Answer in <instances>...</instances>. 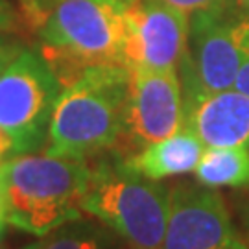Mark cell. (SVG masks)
<instances>
[{
    "instance_id": "1",
    "label": "cell",
    "mask_w": 249,
    "mask_h": 249,
    "mask_svg": "<svg viewBox=\"0 0 249 249\" xmlns=\"http://www.w3.org/2000/svg\"><path fill=\"white\" fill-rule=\"evenodd\" d=\"M127 94L125 65L85 69L59 92L48 125L46 153L87 159L113 148L125 133Z\"/></svg>"
},
{
    "instance_id": "2",
    "label": "cell",
    "mask_w": 249,
    "mask_h": 249,
    "mask_svg": "<svg viewBox=\"0 0 249 249\" xmlns=\"http://www.w3.org/2000/svg\"><path fill=\"white\" fill-rule=\"evenodd\" d=\"M87 159L18 153L0 162V194L6 223L45 236L69 220L81 218L87 190Z\"/></svg>"
},
{
    "instance_id": "3",
    "label": "cell",
    "mask_w": 249,
    "mask_h": 249,
    "mask_svg": "<svg viewBox=\"0 0 249 249\" xmlns=\"http://www.w3.org/2000/svg\"><path fill=\"white\" fill-rule=\"evenodd\" d=\"M133 0H57L39 37L53 74L69 85L89 67L124 65L125 11Z\"/></svg>"
},
{
    "instance_id": "4",
    "label": "cell",
    "mask_w": 249,
    "mask_h": 249,
    "mask_svg": "<svg viewBox=\"0 0 249 249\" xmlns=\"http://www.w3.org/2000/svg\"><path fill=\"white\" fill-rule=\"evenodd\" d=\"M81 211L104 223L127 249H160L170 213V188L124 164L90 168Z\"/></svg>"
},
{
    "instance_id": "5",
    "label": "cell",
    "mask_w": 249,
    "mask_h": 249,
    "mask_svg": "<svg viewBox=\"0 0 249 249\" xmlns=\"http://www.w3.org/2000/svg\"><path fill=\"white\" fill-rule=\"evenodd\" d=\"M61 81L45 55L22 48L0 72V129L13 142V155L37 150L46 141Z\"/></svg>"
},
{
    "instance_id": "6",
    "label": "cell",
    "mask_w": 249,
    "mask_h": 249,
    "mask_svg": "<svg viewBox=\"0 0 249 249\" xmlns=\"http://www.w3.org/2000/svg\"><path fill=\"white\" fill-rule=\"evenodd\" d=\"M249 52V15L207 13L190 17L187 53L181 61L187 96L232 89Z\"/></svg>"
},
{
    "instance_id": "7",
    "label": "cell",
    "mask_w": 249,
    "mask_h": 249,
    "mask_svg": "<svg viewBox=\"0 0 249 249\" xmlns=\"http://www.w3.org/2000/svg\"><path fill=\"white\" fill-rule=\"evenodd\" d=\"M160 249H249L222 194L181 183L170 188V213Z\"/></svg>"
},
{
    "instance_id": "8",
    "label": "cell",
    "mask_w": 249,
    "mask_h": 249,
    "mask_svg": "<svg viewBox=\"0 0 249 249\" xmlns=\"http://www.w3.org/2000/svg\"><path fill=\"white\" fill-rule=\"evenodd\" d=\"M190 17L162 0H133L125 11L124 65L129 71L178 69L187 53Z\"/></svg>"
},
{
    "instance_id": "9",
    "label": "cell",
    "mask_w": 249,
    "mask_h": 249,
    "mask_svg": "<svg viewBox=\"0 0 249 249\" xmlns=\"http://www.w3.org/2000/svg\"><path fill=\"white\" fill-rule=\"evenodd\" d=\"M185 125V94L178 69L129 71L125 137L137 148L162 141Z\"/></svg>"
},
{
    "instance_id": "10",
    "label": "cell",
    "mask_w": 249,
    "mask_h": 249,
    "mask_svg": "<svg viewBox=\"0 0 249 249\" xmlns=\"http://www.w3.org/2000/svg\"><path fill=\"white\" fill-rule=\"evenodd\" d=\"M185 125L205 148H249V96L236 89L187 96Z\"/></svg>"
},
{
    "instance_id": "11",
    "label": "cell",
    "mask_w": 249,
    "mask_h": 249,
    "mask_svg": "<svg viewBox=\"0 0 249 249\" xmlns=\"http://www.w3.org/2000/svg\"><path fill=\"white\" fill-rule=\"evenodd\" d=\"M203 151L205 146L197 135L183 125L178 133L139 148V151L129 155L122 164L142 178L160 181L194 172Z\"/></svg>"
},
{
    "instance_id": "12",
    "label": "cell",
    "mask_w": 249,
    "mask_h": 249,
    "mask_svg": "<svg viewBox=\"0 0 249 249\" xmlns=\"http://www.w3.org/2000/svg\"><path fill=\"white\" fill-rule=\"evenodd\" d=\"M194 176L205 187H249V148H205Z\"/></svg>"
},
{
    "instance_id": "13",
    "label": "cell",
    "mask_w": 249,
    "mask_h": 249,
    "mask_svg": "<svg viewBox=\"0 0 249 249\" xmlns=\"http://www.w3.org/2000/svg\"><path fill=\"white\" fill-rule=\"evenodd\" d=\"M24 249H127L124 242L98 220H69L45 234V240Z\"/></svg>"
},
{
    "instance_id": "14",
    "label": "cell",
    "mask_w": 249,
    "mask_h": 249,
    "mask_svg": "<svg viewBox=\"0 0 249 249\" xmlns=\"http://www.w3.org/2000/svg\"><path fill=\"white\" fill-rule=\"evenodd\" d=\"M162 2L187 13L188 17L207 15V13H222V11L236 8L234 0H162Z\"/></svg>"
},
{
    "instance_id": "15",
    "label": "cell",
    "mask_w": 249,
    "mask_h": 249,
    "mask_svg": "<svg viewBox=\"0 0 249 249\" xmlns=\"http://www.w3.org/2000/svg\"><path fill=\"white\" fill-rule=\"evenodd\" d=\"M20 15L11 0H0V37H8L18 26Z\"/></svg>"
},
{
    "instance_id": "16",
    "label": "cell",
    "mask_w": 249,
    "mask_h": 249,
    "mask_svg": "<svg viewBox=\"0 0 249 249\" xmlns=\"http://www.w3.org/2000/svg\"><path fill=\"white\" fill-rule=\"evenodd\" d=\"M18 6H20V13L24 20L28 22V26L36 28L39 30V26L43 24V20L46 17V11L45 8L41 6L39 0H17Z\"/></svg>"
},
{
    "instance_id": "17",
    "label": "cell",
    "mask_w": 249,
    "mask_h": 249,
    "mask_svg": "<svg viewBox=\"0 0 249 249\" xmlns=\"http://www.w3.org/2000/svg\"><path fill=\"white\" fill-rule=\"evenodd\" d=\"M236 213L240 220L242 236L249 246V187H246V192H242L240 197H236Z\"/></svg>"
},
{
    "instance_id": "18",
    "label": "cell",
    "mask_w": 249,
    "mask_h": 249,
    "mask_svg": "<svg viewBox=\"0 0 249 249\" xmlns=\"http://www.w3.org/2000/svg\"><path fill=\"white\" fill-rule=\"evenodd\" d=\"M22 50V46L17 45L15 41H11L8 37H0V72L8 67Z\"/></svg>"
},
{
    "instance_id": "19",
    "label": "cell",
    "mask_w": 249,
    "mask_h": 249,
    "mask_svg": "<svg viewBox=\"0 0 249 249\" xmlns=\"http://www.w3.org/2000/svg\"><path fill=\"white\" fill-rule=\"evenodd\" d=\"M232 89L240 90V92H244V94L249 96V52H248V55H246L244 63H242L238 74H236V80H234Z\"/></svg>"
},
{
    "instance_id": "20",
    "label": "cell",
    "mask_w": 249,
    "mask_h": 249,
    "mask_svg": "<svg viewBox=\"0 0 249 249\" xmlns=\"http://www.w3.org/2000/svg\"><path fill=\"white\" fill-rule=\"evenodd\" d=\"M11 155H13V142L8 137V133H4L0 129V162L6 160L8 157H11Z\"/></svg>"
},
{
    "instance_id": "21",
    "label": "cell",
    "mask_w": 249,
    "mask_h": 249,
    "mask_svg": "<svg viewBox=\"0 0 249 249\" xmlns=\"http://www.w3.org/2000/svg\"><path fill=\"white\" fill-rule=\"evenodd\" d=\"M0 223H6V209H4V199L0 194Z\"/></svg>"
},
{
    "instance_id": "22",
    "label": "cell",
    "mask_w": 249,
    "mask_h": 249,
    "mask_svg": "<svg viewBox=\"0 0 249 249\" xmlns=\"http://www.w3.org/2000/svg\"><path fill=\"white\" fill-rule=\"evenodd\" d=\"M234 4H236V8L249 11V0H234Z\"/></svg>"
},
{
    "instance_id": "23",
    "label": "cell",
    "mask_w": 249,
    "mask_h": 249,
    "mask_svg": "<svg viewBox=\"0 0 249 249\" xmlns=\"http://www.w3.org/2000/svg\"><path fill=\"white\" fill-rule=\"evenodd\" d=\"M39 2H41V6H43V8H45V11H46V13H48V8H50V6H52V4H55V2H57V0H39Z\"/></svg>"
},
{
    "instance_id": "24",
    "label": "cell",
    "mask_w": 249,
    "mask_h": 249,
    "mask_svg": "<svg viewBox=\"0 0 249 249\" xmlns=\"http://www.w3.org/2000/svg\"><path fill=\"white\" fill-rule=\"evenodd\" d=\"M2 232H4V223H0V238H2Z\"/></svg>"
}]
</instances>
